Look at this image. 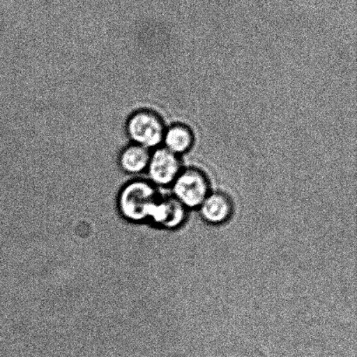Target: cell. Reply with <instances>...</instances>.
<instances>
[{
    "instance_id": "obj_1",
    "label": "cell",
    "mask_w": 357,
    "mask_h": 357,
    "mask_svg": "<svg viewBox=\"0 0 357 357\" xmlns=\"http://www.w3.org/2000/svg\"><path fill=\"white\" fill-rule=\"evenodd\" d=\"M159 189L146 177L128 181L116 197L117 207L122 218L132 224L149 222L162 195Z\"/></svg>"
},
{
    "instance_id": "obj_2",
    "label": "cell",
    "mask_w": 357,
    "mask_h": 357,
    "mask_svg": "<svg viewBox=\"0 0 357 357\" xmlns=\"http://www.w3.org/2000/svg\"><path fill=\"white\" fill-rule=\"evenodd\" d=\"M167 125L162 115L152 110H139L128 119L126 132L131 143L149 150L162 146Z\"/></svg>"
},
{
    "instance_id": "obj_3",
    "label": "cell",
    "mask_w": 357,
    "mask_h": 357,
    "mask_svg": "<svg viewBox=\"0 0 357 357\" xmlns=\"http://www.w3.org/2000/svg\"><path fill=\"white\" fill-rule=\"evenodd\" d=\"M171 187L173 197L185 209L199 207L211 192L209 178L195 167L183 168Z\"/></svg>"
},
{
    "instance_id": "obj_4",
    "label": "cell",
    "mask_w": 357,
    "mask_h": 357,
    "mask_svg": "<svg viewBox=\"0 0 357 357\" xmlns=\"http://www.w3.org/2000/svg\"><path fill=\"white\" fill-rule=\"evenodd\" d=\"M183 170L181 156L163 146L153 150L146 168V180L158 188L171 187Z\"/></svg>"
},
{
    "instance_id": "obj_5",
    "label": "cell",
    "mask_w": 357,
    "mask_h": 357,
    "mask_svg": "<svg viewBox=\"0 0 357 357\" xmlns=\"http://www.w3.org/2000/svg\"><path fill=\"white\" fill-rule=\"evenodd\" d=\"M185 208L173 196L160 195L149 222L165 229H174L183 223Z\"/></svg>"
},
{
    "instance_id": "obj_6",
    "label": "cell",
    "mask_w": 357,
    "mask_h": 357,
    "mask_svg": "<svg viewBox=\"0 0 357 357\" xmlns=\"http://www.w3.org/2000/svg\"><path fill=\"white\" fill-rule=\"evenodd\" d=\"M199 208L203 219L212 225L229 221L234 212L232 199L220 191L210 192Z\"/></svg>"
},
{
    "instance_id": "obj_7",
    "label": "cell",
    "mask_w": 357,
    "mask_h": 357,
    "mask_svg": "<svg viewBox=\"0 0 357 357\" xmlns=\"http://www.w3.org/2000/svg\"><path fill=\"white\" fill-rule=\"evenodd\" d=\"M150 156H151V150L130 143L126 146L119 155V167L122 173L128 177H145Z\"/></svg>"
},
{
    "instance_id": "obj_8",
    "label": "cell",
    "mask_w": 357,
    "mask_h": 357,
    "mask_svg": "<svg viewBox=\"0 0 357 357\" xmlns=\"http://www.w3.org/2000/svg\"><path fill=\"white\" fill-rule=\"evenodd\" d=\"M195 134L188 125L174 122L167 126L162 146L169 152L181 156L190 152L195 145Z\"/></svg>"
}]
</instances>
